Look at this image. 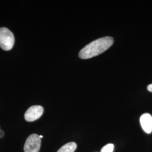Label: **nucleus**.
<instances>
[{"label": "nucleus", "mask_w": 152, "mask_h": 152, "mask_svg": "<svg viewBox=\"0 0 152 152\" xmlns=\"http://www.w3.org/2000/svg\"><path fill=\"white\" fill-rule=\"evenodd\" d=\"M112 37L99 38L88 44L79 53V57L82 59H87L102 54L113 44Z\"/></svg>", "instance_id": "f257e3e1"}, {"label": "nucleus", "mask_w": 152, "mask_h": 152, "mask_svg": "<svg viewBox=\"0 0 152 152\" xmlns=\"http://www.w3.org/2000/svg\"><path fill=\"white\" fill-rule=\"evenodd\" d=\"M15 42L13 33L6 28H0V47L1 49L9 51L10 50Z\"/></svg>", "instance_id": "f03ea898"}, {"label": "nucleus", "mask_w": 152, "mask_h": 152, "mask_svg": "<svg viewBox=\"0 0 152 152\" xmlns=\"http://www.w3.org/2000/svg\"><path fill=\"white\" fill-rule=\"evenodd\" d=\"M41 138L36 134H33L29 136L25 142L24 152H39L41 147Z\"/></svg>", "instance_id": "7ed1b4c3"}, {"label": "nucleus", "mask_w": 152, "mask_h": 152, "mask_svg": "<svg viewBox=\"0 0 152 152\" xmlns=\"http://www.w3.org/2000/svg\"><path fill=\"white\" fill-rule=\"evenodd\" d=\"M44 113V108L40 105H33L26 111L24 114L25 120L28 122H33L39 118Z\"/></svg>", "instance_id": "20e7f679"}, {"label": "nucleus", "mask_w": 152, "mask_h": 152, "mask_svg": "<svg viewBox=\"0 0 152 152\" xmlns=\"http://www.w3.org/2000/svg\"><path fill=\"white\" fill-rule=\"evenodd\" d=\"M140 122L142 130L147 134L152 132V116L149 113L142 114L140 118Z\"/></svg>", "instance_id": "39448f33"}, {"label": "nucleus", "mask_w": 152, "mask_h": 152, "mask_svg": "<svg viewBox=\"0 0 152 152\" xmlns=\"http://www.w3.org/2000/svg\"><path fill=\"white\" fill-rule=\"evenodd\" d=\"M77 144L75 142H69L61 147L57 152H75Z\"/></svg>", "instance_id": "423d86ee"}, {"label": "nucleus", "mask_w": 152, "mask_h": 152, "mask_svg": "<svg viewBox=\"0 0 152 152\" xmlns=\"http://www.w3.org/2000/svg\"><path fill=\"white\" fill-rule=\"evenodd\" d=\"M114 150V145L113 144H108L104 147L101 150V152H113Z\"/></svg>", "instance_id": "0eeeda50"}, {"label": "nucleus", "mask_w": 152, "mask_h": 152, "mask_svg": "<svg viewBox=\"0 0 152 152\" xmlns=\"http://www.w3.org/2000/svg\"><path fill=\"white\" fill-rule=\"evenodd\" d=\"M147 88H148V90L149 91L152 92V84L149 85L148 86V87H147Z\"/></svg>", "instance_id": "6e6552de"}, {"label": "nucleus", "mask_w": 152, "mask_h": 152, "mask_svg": "<svg viewBox=\"0 0 152 152\" xmlns=\"http://www.w3.org/2000/svg\"><path fill=\"white\" fill-rule=\"evenodd\" d=\"M4 135V132L2 130H0V137H2Z\"/></svg>", "instance_id": "1a4fd4ad"}, {"label": "nucleus", "mask_w": 152, "mask_h": 152, "mask_svg": "<svg viewBox=\"0 0 152 152\" xmlns=\"http://www.w3.org/2000/svg\"><path fill=\"white\" fill-rule=\"evenodd\" d=\"M39 137H40V138H42V137H43V136H42V135H40V136H39Z\"/></svg>", "instance_id": "9d476101"}]
</instances>
